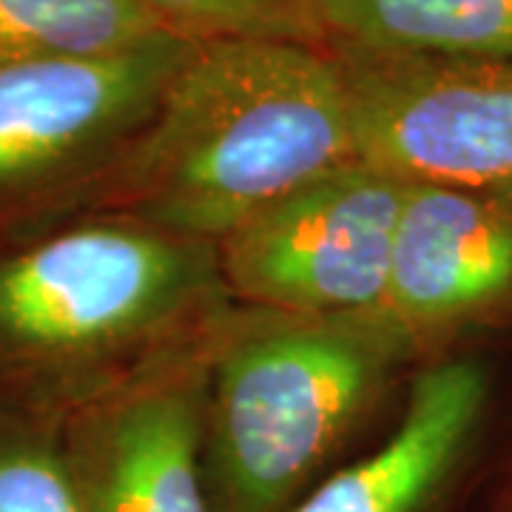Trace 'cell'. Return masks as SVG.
I'll use <instances>...</instances> for the list:
<instances>
[{
  "label": "cell",
  "mask_w": 512,
  "mask_h": 512,
  "mask_svg": "<svg viewBox=\"0 0 512 512\" xmlns=\"http://www.w3.org/2000/svg\"><path fill=\"white\" fill-rule=\"evenodd\" d=\"M510 302V191L407 183L382 319L416 348Z\"/></svg>",
  "instance_id": "obj_8"
},
{
  "label": "cell",
  "mask_w": 512,
  "mask_h": 512,
  "mask_svg": "<svg viewBox=\"0 0 512 512\" xmlns=\"http://www.w3.org/2000/svg\"><path fill=\"white\" fill-rule=\"evenodd\" d=\"M222 322L57 413L86 512H211L202 453Z\"/></svg>",
  "instance_id": "obj_6"
},
{
  "label": "cell",
  "mask_w": 512,
  "mask_h": 512,
  "mask_svg": "<svg viewBox=\"0 0 512 512\" xmlns=\"http://www.w3.org/2000/svg\"><path fill=\"white\" fill-rule=\"evenodd\" d=\"M165 32L188 40L325 43L316 0H134Z\"/></svg>",
  "instance_id": "obj_13"
},
{
  "label": "cell",
  "mask_w": 512,
  "mask_h": 512,
  "mask_svg": "<svg viewBox=\"0 0 512 512\" xmlns=\"http://www.w3.org/2000/svg\"><path fill=\"white\" fill-rule=\"evenodd\" d=\"M353 160L342 57L296 40H197L94 188L109 214L214 245Z\"/></svg>",
  "instance_id": "obj_1"
},
{
  "label": "cell",
  "mask_w": 512,
  "mask_h": 512,
  "mask_svg": "<svg viewBox=\"0 0 512 512\" xmlns=\"http://www.w3.org/2000/svg\"><path fill=\"white\" fill-rule=\"evenodd\" d=\"M0 512H86L60 416L0 393Z\"/></svg>",
  "instance_id": "obj_12"
},
{
  "label": "cell",
  "mask_w": 512,
  "mask_h": 512,
  "mask_svg": "<svg viewBox=\"0 0 512 512\" xmlns=\"http://www.w3.org/2000/svg\"><path fill=\"white\" fill-rule=\"evenodd\" d=\"M217 248L128 217L0 242V393L63 413L220 325Z\"/></svg>",
  "instance_id": "obj_2"
},
{
  "label": "cell",
  "mask_w": 512,
  "mask_h": 512,
  "mask_svg": "<svg viewBox=\"0 0 512 512\" xmlns=\"http://www.w3.org/2000/svg\"><path fill=\"white\" fill-rule=\"evenodd\" d=\"M165 35L134 0H0V69L126 52Z\"/></svg>",
  "instance_id": "obj_11"
},
{
  "label": "cell",
  "mask_w": 512,
  "mask_h": 512,
  "mask_svg": "<svg viewBox=\"0 0 512 512\" xmlns=\"http://www.w3.org/2000/svg\"><path fill=\"white\" fill-rule=\"evenodd\" d=\"M487 373L473 359L424 370L379 450L313 487L291 512H427L476 433Z\"/></svg>",
  "instance_id": "obj_9"
},
{
  "label": "cell",
  "mask_w": 512,
  "mask_h": 512,
  "mask_svg": "<svg viewBox=\"0 0 512 512\" xmlns=\"http://www.w3.org/2000/svg\"><path fill=\"white\" fill-rule=\"evenodd\" d=\"M316 23L353 55L512 66V0H316Z\"/></svg>",
  "instance_id": "obj_10"
},
{
  "label": "cell",
  "mask_w": 512,
  "mask_h": 512,
  "mask_svg": "<svg viewBox=\"0 0 512 512\" xmlns=\"http://www.w3.org/2000/svg\"><path fill=\"white\" fill-rule=\"evenodd\" d=\"M356 160L404 183L512 194V66L342 55Z\"/></svg>",
  "instance_id": "obj_7"
},
{
  "label": "cell",
  "mask_w": 512,
  "mask_h": 512,
  "mask_svg": "<svg viewBox=\"0 0 512 512\" xmlns=\"http://www.w3.org/2000/svg\"><path fill=\"white\" fill-rule=\"evenodd\" d=\"M404 191L353 160L265 205L214 242L228 299L291 319L382 316Z\"/></svg>",
  "instance_id": "obj_5"
},
{
  "label": "cell",
  "mask_w": 512,
  "mask_h": 512,
  "mask_svg": "<svg viewBox=\"0 0 512 512\" xmlns=\"http://www.w3.org/2000/svg\"><path fill=\"white\" fill-rule=\"evenodd\" d=\"M413 350L382 316L222 322L205 458L220 512H279L382 396Z\"/></svg>",
  "instance_id": "obj_3"
},
{
  "label": "cell",
  "mask_w": 512,
  "mask_h": 512,
  "mask_svg": "<svg viewBox=\"0 0 512 512\" xmlns=\"http://www.w3.org/2000/svg\"><path fill=\"white\" fill-rule=\"evenodd\" d=\"M197 40L157 35L114 55L0 69V228L97 185L154 114Z\"/></svg>",
  "instance_id": "obj_4"
}]
</instances>
